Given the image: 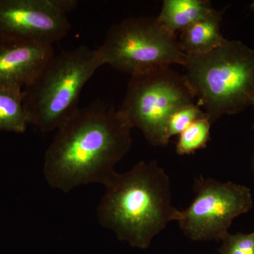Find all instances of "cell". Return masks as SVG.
<instances>
[{"mask_svg": "<svg viewBox=\"0 0 254 254\" xmlns=\"http://www.w3.org/2000/svg\"><path fill=\"white\" fill-rule=\"evenodd\" d=\"M194 92L185 75L170 67L131 76L120 111L131 128L153 146L165 147L169 120L177 110L195 104Z\"/></svg>", "mask_w": 254, "mask_h": 254, "instance_id": "5b68a950", "label": "cell"}, {"mask_svg": "<svg viewBox=\"0 0 254 254\" xmlns=\"http://www.w3.org/2000/svg\"><path fill=\"white\" fill-rule=\"evenodd\" d=\"M205 0H165L157 18L162 26L176 35L206 17L213 11Z\"/></svg>", "mask_w": 254, "mask_h": 254, "instance_id": "8fae6325", "label": "cell"}, {"mask_svg": "<svg viewBox=\"0 0 254 254\" xmlns=\"http://www.w3.org/2000/svg\"><path fill=\"white\" fill-rule=\"evenodd\" d=\"M222 11L214 9L206 17L181 32L179 44L185 55H201L221 46L225 38L220 32Z\"/></svg>", "mask_w": 254, "mask_h": 254, "instance_id": "30bf717a", "label": "cell"}, {"mask_svg": "<svg viewBox=\"0 0 254 254\" xmlns=\"http://www.w3.org/2000/svg\"><path fill=\"white\" fill-rule=\"evenodd\" d=\"M211 125L206 116L192 123L179 135L176 145L177 153L180 155H190L197 150L205 148L210 139Z\"/></svg>", "mask_w": 254, "mask_h": 254, "instance_id": "4fadbf2b", "label": "cell"}, {"mask_svg": "<svg viewBox=\"0 0 254 254\" xmlns=\"http://www.w3.org/2000/svg\"><path fill=\"white\" fill-rule=\"evenodd\" d=\"M28 125L23 90L0 88V130L21 133Z\"/></svg>", "mask_w": 254, "mask_h": 254, "instance_id": "7c38bea8", "label": "cell"}, {"mask_svg": "<svg viewBox=\"0 0 254 254\" xmlns=\"http://www.w3.org/2000/svg\"><path fill=\"white\" fill-rule=\"evenodd\" d=\"M184 66L197 105L210 123L252 105L254 50L242 42L226 39L209 53L186 55Z\"/></svg>", "mask_w": 254, "mask_h": 254, "instance_id": "3957f363", "label": "cell"}, {"mask_svg": "<svg viewBox=\"0 0 254 254\" xmlns=\"http://www.w3.org/2000/svg\"><path fill=\"white\" fill-rule=\"evenodd\" d=\"M252 105H253V106L254 107V100L253 103H252ZM253 128H254V125L253 126Z\"/></svg>", "mask_w": 254, "mask_h": 254, "instance_id": "e0dca14e", "label": "cell"}, {"mask_svg": "<svg viewBox=\"0 0 254 254\" xmlns=\"http://www.w3.org/2000/svg\"><path fill=\"white\" fill-rule=\"evenodd\" d=\"M103 65L98 48L81 46L54 54L23 89L28 124L45 133L58 130L80 109L82 90Z\"/></svg>", "mask_w": 254, "mask_h": 254, "instance_id": "277c9868", "label": "cell"}, {"mask_svg": "<svg viewBox=\"0 0 254 254\" xmlns=\"http://www.w3.org/2000/svg\"><path fill=\"white\" fill-rule=\"evenodd\" d=\"M98 48L105 65L131 76L173 64L184 66L186 60L176 35L157 17L149 16L128 18L113 25Z\"/></svg>", "mask_w": 254, "mask_h": 254, "instance_id": "8992f818", "label": "cell"}, {"mask_svg": "<svg viewBox=\"0 0 254 254\" xmlns=\"http://www.w3.org/2000/svg\"><path fill=\"white\" fill-rule=\"evenodd\" d=\"M203 110L197 104L184 107L172 115L167 127V134L169 139L173 136L181 134L182 132L198 119L205 117Z\"/></svg>", "mask_w": 254, "mask_h": 254, "instance_id": "5bb4252c", "label": "cell"}, {"mask_svg": "<svg viewBox=\"0 0 254 254\" xmlns=\"http://www.w3.org/2000/svg\"><path fill=\"white\" fill-rule=\"evenodd\" d=\"M220 254H254V232L252 233H227L221 240Z\"/></svg>", "mask_w": 254, "mask_h": 254, "instance_id": "9a60e30c", "label": "cell"}, {"mask_svg": "<svg viewBox=\"0 0 254 254\" xmlns=\"http://www.w3.org/2000/svg\"><path fill=\"white\" fill-rule=\"evenodd\" d=\"M251 7L252 8V9H254V1L253 2H252V4H251Z\"/></svg>", "mask_w": 254, "mask_h": 254, "instance_id": "2e32d148", "label": "cell"}, {"mask_svg": "<svg viewBox=\"0 0 254 254\" xmlns=\"http://www.w3.org/2000/svg\"><path fill=\"white\" fill-rule=\"evenodd\" d=\"M193 190V201L179 210L175 220L193 241H221L232 221L253 208L250 189L244 185L200 177L195 180Z\"/></svg>", "mask_w": 254, "mask_h": 254, "instance_id": "52a82bcc", "label": "cell"}, {"mask_svg": "<svg viewBox=\"0 0 254 254\" xmlns=\"http://www.w3.org/2000/svg\"><path fill=\"white\" fill-rule=\"evenodd\" d=\"M105 189L98 208L100 225L131 247L145 250L176 220L170 177L156 161H141L117 173Z\"/></svg>", "mask_w": 254, "mask_h": 254, "instance_id": "7a4b0ae2", "label": "cell"}, {"mask_svg": "<svg viewBox=\"0 0 254 254\" xmlns=\"http://www.w3.org/2000/svg\"><path fill=\"white\" fill-rule=\"evenodd\" d=\"M53 55L52 45L0 42V88L23 90Z\"/></svg>", "mask_w": 254, "mask_h": 254, "instance_id": "9c48e42d", "label": "cell"}, {"mask_svg": "<svg viewBox=\"0 0 254 254\" xmlns=\"http://www.w3.org/2000/svg\"><path fill=\"white\" fill-rule=\"evenodd\" d=\"M131 128L113 107L94 103L80 108L57 130L45 153L46 182L66 193L90 184L107 186L131 148Z\"/></svg>", "mask_w": 254, "mask_h": 254, "instance_id": "6da1fadb", "label": "cell"}, {"mask_svg": "<svg viewBox=\"0 0 254 254\" xmlns=\"http://www.w3.org/2000/svg\"><path fill=\"white\" fill-rule=\"evenodd\" d=\"M76 0H0V42L52 45L71 29Z\"/></svg>", "mask_w": 254, "mask_h": 254, "instance_id": "ba28073f", "label": "cell"}]
</instances>
